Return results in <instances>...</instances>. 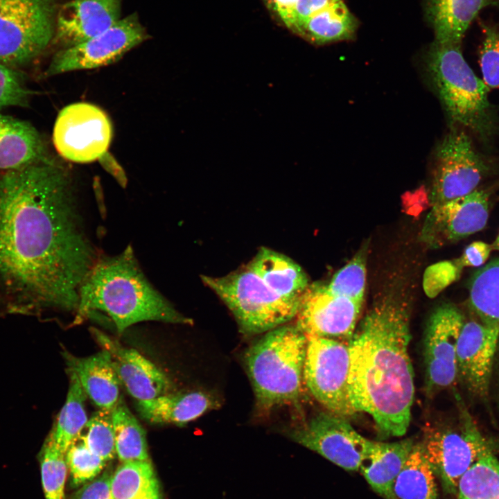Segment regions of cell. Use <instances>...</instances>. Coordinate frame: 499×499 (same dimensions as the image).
I'll list each match as a JSON object with an SVG mask.
<instances>
[{"label": "cell", "mask_w": 499, "mask_h": 499, "mask_svg": "<svg viewBox=\"0 0 499 499\" xmlns=\"http://www.w3.org/2000/svg\"><path fill=\"white\" fill-rule=\"evenodd\" d=\"M201 279L231 311L243 333L268 332L297 315L300 299L281 297L247 265L223 277Z\"/></svg>", "instance_id": "7"}, {"label": "cell", "mask_w": 499, "mask_h": 499, "mask_svg": "<svg viewBox=\"0 0 499 499\" xmlns=\"http://www.w3.org/2000/svg\"><path fill=\"white\" fill-rule=\"evenodd\" d=\"M66 461L73 487H78L93 480L106 465V461L94 453L80 436L67 450Z\"/></svg>", "instance_id": "35"}, {"label": "cell", "mask_w": 499, "mask_h": 499, "mask_svg": "<svg viewBox=\"0 0 499 499\" xmlns=\"http://www.w3.org/2000/svg\"><path fill=\"white\" fill-rule=\"evenodd\" d=\"M492 250L491 244L474 241L466 246L462 255L453 262L461 270L464 267H479L487 261Z\"/></svg>", "instance_id": "39"}, {"label": "cell", "mask_w": 499, "mask_h": 499, "mask_svg": "<svg viewBox=\"0 0 499 499\" xmlns=\"http://www.w3.org/2000/svg\"><path fill=\"white\" fill-rule=\"evenodd\" d=\"M465 317L455 305L437 306L423 338L426 389L428 395L452 386L457 378V344Z\"/></svg>", "instance_id": "15"}, {"label": "cell", "mask_w": 499, "mask_h": 499, "mask_svg": "<svg viewBox=\"0 0 499 499\" xmlns=\"http://www.w3.org/2000/svg\"><path fill=\"white\" fill-rule=\"evenodd\" d=\"M67 369L73 371L85 393L100 410L112 411L119 395V380L109 353L102 349L94 355L79 358L64 350L62 353Z\"/></svg>", "instance_id": "20"}, {"label": "cell", "mask_w": 499, "mask_h": 499, "mask_svg": "<svg viewBox=\"0 0 499 499\" xmlns=\"http://www.w3.org/2000/svg\"><path fill=\"white\" fill-rule=\"evenodd\" d=\"M29 92L10 67L0 62V109L9 106H24Z\"/></svg>", "instance_id": "37"}, {"label": "cell", "mask_w": 499, "mask_h": 499, "mask_svg": "<svg viewBox=\"0 0 499 499\" xmlns=\"http://www.w3.org/2000/svg\"><path fill=\"white\" fill-rule=\"evenodd\" d=\"M461 45L434 40L424 56L426 71L451 127L489 145L499 134V115L489 99V88L464 60Z\"/></svg>", "instance_id": "4"}, {"label": "cell", "mask_w": 499, "mask_h": 499, "mask_svg": "<svg viewBox=\"0 0 499 499\" xmlns=\"http://www.w3.org/2000/svg\"><path fill=\"white\" fill-rule=\"evenodd\" d=\"M289 437L349 471L360 470L376 443L359 434L346 418L329 412L291 430Z\"/></svg>", "instance_id": "12"}, {"label": "cell", "mask_w": 499, "mask_h": 499, "mask_svg": "<svg viewBox=\"0 0 499 499\" xmlns=\"http://www.w3.org/2000/svg\"><path fill=\"white\" fill-rule=\"evenodd\" d=\"M112 137V123L106 113L85 102L64 107L57 116L53 132L58 153L76 163L99 159L107 152Z\"/></svg>", "instance_id": "13"}, {"label": "cell", "mask_w": 499, "mask_h": 499, "mask_svg": "<svg viewBox=\"0 0 499 499\" xmlns=\"http://www.w3.org/2000/svg\"><path fill=\"white\" fill-rule=\"evenodd\" d=\"M499 0H427L426 17L435 33V41L462 44L469 26L478 14Z\"/></svg>", "instance_id": "21"}, {"label": "cell", "mask_w": 499, "mask_h": 499, "mask_svg": "<svg viewBox=\"0 0 499 499\" xmlns=\"http://www.w3.org/2000/svg\"><path fill=\"white\" fill-rule=\"evenodd\" d=\"M69 173L44 159L0 177V290L11 310L76 314L100 256Z\"/></svg>", "instance_id": "1"}, {"label": "cell", "mask_w": 499, "mask_h": 499, "mask_svg": "<svg viewBox=\"0 0 499 499\" xmlns=\"http://www.w3.org/2000/svg\"><path fill=\"white\" fill-rule=\"evenodd\" d=\"M97 312L111 319L119 334L145 321L193 323L154 288L130 245L116 256L101 254L81 284L74 324Z\"/></svg>", "instance_id": "3"}, {"label": "cell", "mask_w": 499, "mask_h": 499, "mask_svg": "<svg viewBox=\"0 0 499 499\" xmlns=\"http://www.w3.org/2000/svg\"><path fill=\"white\" fill-rule=\"evenodd\" d=\"M122 0H71L57 17L56 39L65 48L110 28L120 19Z\"/></svg>", "instance_id": "19"}, {"label": "cell", "mask_w": 499, "mask_h": 499, "mask_svg": "<svg viewBox=\"0 0 499 499\" xmlns=\"http://www.w3.org/2000/svg\"><path fill=\"white\" fill-rule=\"evenodd\" d=\"M147 35L136 14L120 19L102 33L59 51L46 71L49 76L112 64L141 43Z\"/></svg>", "instance_id": "14"}, {"label": "cell", "mask_w": 499, "mask_h": 499, "mask_svg": "<svg viewBox=\"0 0 499 499\" xmlns=\"http://www.w3.org/2000/svg\"><path fill=\"white\" fill-rule=\"evenodd\" d=\"M349 369V342L307 338L304 381L329 412L344 418L357 412L351 399Z\"/></svg>", "instance_id": "10"}, {"label": "cell", "mask_w": 499, "mask_h": 499, "mask_svg": "<svg viewBox=\"0 0 499 499\" xmlns=\"http://www.w3.org/2000/svg\"><path fill=\"white\" fill-rule=\"evenodd\" d=\"M469 302L478 319L499 328V257L473 274L469 283Z\"/></svg>", "instance_id": "28"}, {"label": "cell", "mask_w": 499, "mask_h": 499, "mask_svg": "<svg viewBox=\"0 0 499 499\" xmlns=\"http://www.w3.org/2000/svg\"><path fill=\"white\" fill-rule=\"evenodd\" d=\"M247 266L272 290L289 299L299 300L310 284L299 264L268 247H261Z\"/></svg>", "instance_id": "24"}, {"label": "cell", "mask_w": 499, "mask_h": 499, "mask_svg": "<svg viewBox=\"0 0 499 499\" xmlns=\"http://www.w3.org/2000/svg\"><path fill=\"white\" fill-rule=\"evenodd\" d=\"M93 337L107 351L119 383L138 401L170 393L173 384L168 376L134 349L127 348L114 338L96 328Z\"/></svg>", "instance_id": "18"}, {"label": "cell", "mask_w": 499, "mask_h": 499, "mask_svg": "<svg viewBox=\"0 0 499 499\" xmlns=\"http://www.w3.org/2000/svg\"><path fill=\"white\" fill-rule=\"evenodd\" d=\"M499 328L479 319L464 322L457 351V378L474 396L485 398L491 383Z\"/></svg>", "instance_id": "17"}, {"label": "cell", "mask_w": 499, "mask_h": 499, "mask_svg": "<svg viewBox=\"0 0 499 499\" xmlns=\"http://www.w3.org/2000/svg\"><path fill=\"white\" fill-rule=\"evenodd\" d=\"M339 1L340 0H297L291 30L293 31L310 17Z\"/></svg>", "instance_id": "40"}, {"label": "cell", "mask_w": 499, "mask_h": 499, "mask_svg": "<svg viewBox=\"0 0 499 499\" xmlns=\"http://www.w3.org/2000/svg\"><path fill=\"white\" fill-rule=\"evenodd\" d=\"M457 499H499V460L489 450L460 478Z\"/></svg>", "instance_id": "32"}, {"label": "cell", "mask_w": 499, "mask_h": 499, "mask_svg": "<svg viewBox=\"0 0 499 499\" xmlns=\"http://www.w3.org/2000/svg\"><path fill=\"white\" fill-rule=\"evenodd\" d=\"M39 455L45 499H65L64 488L68 471L66 453L49 434Z\"/></svg>", "instance_id": "33"}, {"label": "cell", "mask_w": 499, "mask_h": 499, "mask_svg": "<svg viewBox=\"0 0 499 499\" xmlns=\"http://www.w3.org/2000/svg\"><path fill=\"white\" fill-rule=\"evenodd\" d=\"M67 370L69 377L67 399L49 433L65 453L88 421L85 405L87 395L76 374Z\"/></svg>", "instance_id": "29"}, {"label": "cell", "mask_w": 499, "mask_h": 499, "mask_svg": "<svg viewBox=\"0 0 499 499\" xmlns=\"http://www.w3.org/2000/svg\"><path fill=\"white\" fill-rule=\"evenodd\" d=\"M414 444L410 438L394 442L376 441L373 452L360 466L362 476L383 498L397 499L394 484Z\"/></svg>", "instance_id": "23"}, {"label": "cell", "mask_w": 499, "mask_h": 499, "mask_svg": "<svg viewBox=\"0 0 499 499\" xmlns=\"http://www.w3.org/2000/svg\"><path fill=\"white\" fill-rule=\"evenodd\" d=\"M43 155V143L30 124L0 114V169L19 168Z\"/></svg>", "instance_id": "25"}, {"label": "cell", "mask_w": 499, "mask_h": 499, "mask_svg": "<svg viewBox=\"0 0 499 499\" xmlns=\"http://www.w3.org/2000/svg\"><path fill=\"white\" fill-rule=\"evenodd\" d=\"M114 499H161L150 460L121 462L111 477Z\"/></svg>", "instance_id": "27"}, {"label": "cell", "mask_w": 499, "mask_h": 499, "mask_svg": "<svg viewBox=\"0 0 499 499\" xmlns=\"http://www.w3.org/2000/svg\"><path fill=\"white\" fill-rule=\"evenodd\" d=\"M111 477L112 474L105 472L100 477L85 484L72 499H114Z\"/></svg>", "instance_id": "38"}, {"label": "cell", "mask_w": 499, "mask_h": 499, "mask_svg": "<svg viewBox=\"0 0 499 499\" xmlns=\"http://www.w3.org/2000/svg\"><path fill=\"white\" fill-rule=\"evenodd\" d=\"M410 319L405 294L386 292L374 300L349 342L353 405L371 416L384 438L404 435L410 425L414 394Z\"/></svg>", "instance_id": "2"}, {"label": "cell", "mask_w": 499, "mask_h": 499, "mask_svg": "<svg viewBox=\"0 0 499 499\" xmlns=\"http://www.w3.org/2000/svg\"><path fill=\"white\" fill-rule=\"evenodd\" d=\"M481 28L479 63L483 81L489 89H499V24L481 22Z\"/></svg>", "instance_id": "36"}, {"label": "cell", "mask_w": 499, "mask_h": 499, "mask_svg": "<svg viewBox=\"0 0 499 499\" xmlns=\"http://www.w3.org/2000/svg\"><path fill=\"white\" fill-rule=\"evenodd\" d=\"M356 18L340 0L312 15L293 32L308 42L323 45L354 37Z\"/></svg>", "instance_id": "26"}, {"label": "cell", "mask_w": 499, "mask_h": 499, "mask_svg": "<svg viewBox=\"0 0 499 499\" xmlns=\"http://www.w3.org/2000/svg\"><path fill=\"white\" fill-rule=\"evenodd\" d=\"M80 437L87 446L105 461L116 455L111 411L100 410L88 419Z\"/></svg>", "instance_id": "34"}, {"label": "cell", "mask_w": 499, "mask_h": 499, "mask_svg": "<svg viewBox=\"0 0 499 499\" xmlns=\"http://www.w3.org/2000/svg\"><path fill=\"white\" fill-rule=\"evenodd\" d=\"M394 491L397 499H438L435 475L420 443L414 444Z\"/></svg>", "instance_id": "30"}, {"label": "cell", "mask_w": 499, "mask_h": 499, "mask_svg": "<svg viewBox=\"0 0 499 499\" xmlns=\"http://www.w3.org/2000/svg\"><path fill=\"white\" fill-rule=\"evenodd\" d=\"M103 168L110 173L123 187L127 184V177L124 170L116 159L108 152H105L99 159Z\"/></svg>", "instance_id": "42"}, {"label": "cell", "mask_w": 499, "mask_h": 499, "mask_svg": "<svg viewBox=\"0 0 499 499\" xmlns=\"http://www.w3.org/2000/svg\"><path fill=\"white\" fill-rule=\"evenodd\" d=\"M490 193L478 188L471 193L431 207L419 239L437 249L482 230L489 216Z\"/></svg>", "instance_id": "16"}, {"label": "cell", "mask_w": 499, "mask_h": 499, "mask_svg": "<svg viewBox=\"0 0 499 499\" xmlns=\"http://www.w3.org/2000/svg\"><path fill=\"white\" fill-rule=\"evenodd\" d=\"M53 33L51 0H0V62H28L46 49Z\"/></svg>", "instance_id": "11"}, {"label": "cell", "mask_w": 499, "mask_h": 499, "mask_svg": "<svg viewBox=\"0 0 499 499\" xmlns=\"http://www.w3.org/2000/svg\"><path fill=\"white\" fill-rule=\"evenodd\" d=\"M429 201L431 207L467 195L494 173L496 166L480 152L466 131L451 127L437 145Z\"/></svg>", "instance_id": "8"}, {"label": "cell", "mask_w": 499, "mask_h": 499, "mask_svg": "<svg viewBox=\"0 0 499 499\" xmlns=\"http://www.w3.org/2000/svg\"><path fill=\"white\" fill-rule=\"evenodd\" d=\"M111 413L116 453L121 462L150 460L146 432L121 397Z\"/></svg>", "instance_id": "31"}, {"label": "cell", "mask_w": 499, "mask_h": 499, "mask_svg": "<svg viewBox=\"0 0 499 499\" xmlns=\"http://www.w3.org/2000/svg\"><path fill=\"white\" fill-rule=\"evenodd\" d=\"M493 250H496L499 251V234L496 236L495 240L491 244Z\"/></svg>", "instance_id": "43"}, {"label": "cell", "mask_w": 499, "mask_h": 499, "mask_svg": "<svg viewBox=\"0 0 499 499\" xmlns=\"http://www.w3.org/2000/svg\"><path fill=\"white\" fill-rule=\"evenodd\" d=\"M366 248L328 282L309 284L301 295L295 325L306 335L349 342L363 306Z\"/></svg>", "instance_id": "5"}, {"label": "cell", "mask_w": 499, "mask_h": 499, "mask_svg": "<svg viewBox=\"0 0 499 499\" xmlns=\"http://www.w3.org/2000/svg\"><path fill=\"white\" fill-rule=\"evenodd\" d=\"M306 348L307 338L297 326L283 324L266 332L247 351L246 369L261 410L298 403Z\"/></svg>", "instance_id": "6"}, {"label": "cell", "mask_w": 499, "mask_h": 499, "mask_svg": "<svg viewBox=\"0 0 499 499\" xmlns=\"http://www.w3.org/2000/svg\"><path fill=\"white\" fill-rule=\"evenodd\" d=\"M462 416L459 428L428 426L420 443L435 477L450 494L457 493L460 478L479 457L492 450L470 416Z\"/></svg>", "instance_id": "9"}, {"label": "cell", "mask_w": 499, "mask_h": 499, "mask_svg": "<svg viewBox=\"0 0 499 499\" xmlns=\"http://www.w3.org/2000/svg\"><path fill=\"white\" fill-rule=\"evenodd\" d=\"M219 405L211 396L200 391L168 393L139 401L137 409L150 423L184 425Z\"/></svg>", "instance_id": "22"}, {"label": "cell", "mask_w": 499, "mask_h": 499, "mask_svg": "<svg viewBox=\"0 0 499 499\" xmlns=\"http://www.w3.org/2000/svg\"><path fill=\"white\" fill-rule=\"evenodd\" d=\"M269 8L283 24L291 29L297 0H267Z\"/></svg>", "instance_id": "41"}]
</instances>
